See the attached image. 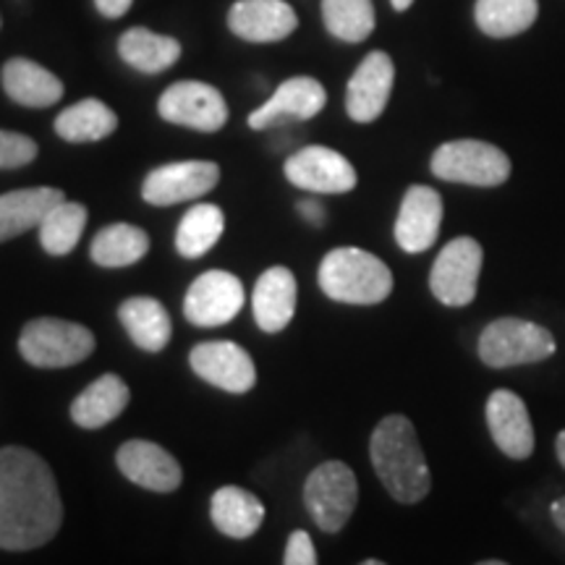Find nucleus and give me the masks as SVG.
<instances>
[{"label":"nucleus","mask_w":565,"mask_h":565,"mask_svg":"<svg viewBox=\"0 0 565 565\" xmlns=\"http://www.w3.org/2000/svg\"><path fill=\"white\" fill-rule=\"evenodd\" d=\"M61 524L63 503L51 466L26 448H0V547H42Z\"/></svg>","instance_id":"1"},{"label":"nucleus","mask_w":565,"mask_h":565,"mask_svg":"<svg viewBox=\"0 0 565 565\" xmlns=\"http://www.w3.org/2000/svg\"><path fill=\"white\" fill-rule=\"evenodd\" d=\"M372 466L393 500L404 505L419 503L429 494L433 475L416 437L414 424L401 414L385 416L370 440Z\"/></svg>","instance_id":"2"},{"label":"nucleus","mask_w":565,"mask_h":565,"mask_svg":"<svg viewBox=\"0 0 565 565\" xmlns=\"http://www.w3.org/2000/svg\"><path fill=\"white\" fill-rule=\"evenodd\" d=\"M317 278L322 294L341 303L372 307L393 294L391 267L356 246H341L324 254Z\"/></svg>","instance_id":"3"},{"label":"nucleus","mask_w":565,"mask_h":565,"mask_svg":"<svg viewBox=\"0 0 565 565\" xmlns=\"http://www.w3.org/2000/svg\"><path fill=\"white\" fill-rule=\"evenodd\" d=\"M479 359L492 370L545 362L557 351L555 335L547 328L521 317H500L482 330L477 343Z\"/></svg>","instance_id":"4"},{"label":"nucleus","mask_w":565,"mask_h":565,"mask_svg":"<svg viewBox=\"0 0 565 565\" xmlns=\"http://www.w3.org/2000/svg\"><path fill=\"white\" fill-rule=\"evenodd\" d=\"M433 173L450 183L492 189L511 179V158L490 141L456 139L437 147Z\"/></svg>","instance_id":"5"},{"label":"nucleus","mask_w":565,"mask_h":565,"mask_svg":"<svg viewBox=\"0 0 565 565\" xmlns=\"http://www.w3.org/2000/svg\"><path fill=\"white\" fill-rule=\"evenodd\" d=\"M19 351L32 366L61 370L84 362L95 351V335L84 324L40 317L21 330Z\"/></svg>","instance_id":"6"},{"label":"nucleus","mask_w":565,"mask_h":565,"mask_svg":"<svg viewBox=\"0 0 565 565\" xmlns=\"http://www.w3.org/2000/svg\"><path fill=\"white\" fill-rule=\"evenodd\" d=\"M356 500V475L343 461L320 463L303 484V503L324 534H338L349 524Z\"/></svg>","instance_id":"7"},{"label":"nucleus","mask_w":565,"mask_h":565,"mask_svg":"<svg viewBox=\"0 0 565 565\" xmlns=\"http://www.w3.org/2000/svg\"><path fill=\"white\" fill-rule=\"evenodd\" d=\"M482 263L484 252L477 238L458 236L445 244L429 273V288L435 299L445 307H469L477 299Z\"/></svg>","instance_id":"8"},{"label":"nucleus","mask_w":565,"mask_h":565,"mask_svg":"<svg viewBox=\"0 0 565 565\" xmlns=\"http://www.w3.org/2000/svg\"><path fill=\"white\" fill-rule=\"evenodd\" d=\"M160 118L194 131H221L228 124V103L212 84L175 82L160 95Z\"/></svg>","instance_id":"9"},{"label":"nucleus","mask_w":565,"mask_h":565,"mask_svg":"<svg viewBox=\"0 0 565 565\" xmlns=\"http://www.w3.org/2000/svg\"><path fill=\"white\" fill-rule=\"evenodd\" d=\"M221 181V168L210 160H183L160 166L141 183V196L154 207H171L189 200H200Z\"/></svg>","instance_id":"10"},{"label":"nucleus","mask_w":565,"mask_h":565,"mask_svg":"<svg viewBox=\"0 0 565 565\" xmlns=\"http://www.w3.org/2000/svg\"><path fill=\"white\" fill-rule=\"evenodd\" d=\"M244 309V286L236 275L210 270L189 286L183 315L196 328H217L236 320Z\"/></svg>","instance_id":"11"},{"label":"nucleus","mask_w":565,"mask_h":565,"mask_svg":"<svg viewBox=\"0 0 565 565\" xmlns=\"http://www.w3.org/2000/svg\"><path fill=\"white\" fill-rule=\"evenodd\" d=\"M286 179L312 194H345L356 186V171L341 152L330 147H303L286 160Z\"/></svg>","instance_id":"12"},{"label":"nucleus","mask_w":565,"mask_h":565,"mask_svg":"<svg viewBox=\"0 0 565 565\" xmlns=\"http://www.w3.org/2000/svg\"><path fill=\"white\" fill-rule=\"evenodd\" d=\"M395 82V63L387 53L374 51L359 63L345 89V110L356 124H372L383 116Z\"/></svg>","instance_id":"13"},{"label":"nucleus","mask_w":565,"mask_h":565,"mask_svg":"<svg viewBox=\"0 0 565 565\" xmlns=\"http://www.w3.org/2000/svg\"><path fill=\"white\" fill-rule=\"evenodd\" d=\"M192 370L204 383L225 393H249L257 383V366L242 345L231 341H210L194 345L189 353Z\"/></svg>","instance_id":"14"},{"label":"nucleus","mask_w":565,"mask_h":565,"mask_svg":"<svg viewBox=\"0 0 565 565\" xmlns=\"http://www.w3.org/2000/svg\"><path fill=\"white\" fill-rule=\"evenodd\" d=\"M487 429H490L500 454L513 461H526L534 454V427L532 416L521 395L513 391H494L487 398Z\"/></svg>","instance_id":"15"},{"label":"nucleus","mask_w":565,"mask_h":565,"mask_svg":"<svg viewBox=\"0 0 565 565\" xmlns=\"http://www.w3.org/2000/svg\"><path fill=\"white\" fill-rule=\"evenodd\" d=\"M443 200L435 189L412 186L401 202L398 221H395V242L406 254H422L433 249L440 236Z\"/></svg>","instance_id":"16"},{"label":"nucleus","mask_w":565,"mask_h":565,"mask_svg":"<svg viewBox=\"0 0 565 565\" xmlns=\"http://www.w3.org/2000/svg\"><path fill=\"white\" fill-rule=\"evenodd\" d=\"M328 103V92L312 76H294L282 82L275 95L263 108H257L249 116V126L254 131H263L267 126L280 121H309Z\"/></svg>","instance_id":"17"},{"label":"nucleus","mask_w":565,"mask_h":565,"mask_svg":"<svg viewBox=\"0 0 565 565\" xmlns=\"http://www.w3.org/2000/svg\"><path fill=\"white\" fill-rule=\"evenodd\" d=\"M118 469L129 482L152 492H173L183 482L181 463L150 440H129L118 448Z\"/></svg>","instance_id":"18"},{"label":"nucleus","mask_w":565,"mask_h":565,"mask_svg":"<svg viewBox=\"0 0 565 565\" xmlns=\"http://www.w3.org/2000/svg\"><path fill=\"white\" fill-rule=\"evenodd\" d=\"M228 26L246 42H278L299 26V17L286 0H236L228 11Z\"/></svg>","instance_id":"19"},{"label":"nucleus","mask_w":565,"mask_h":565,"mask_svg":"<svg viewBox=\"0 0 565 565\" xmlns=\"http://www.w3.org/2000/svg\"><path fill=\"white\" fill-rule=\"evenodd\" d=\"M296 296H299V286H296L294 273L288 267H270L257 280L252 296L254 320L265 333H280L291 324L296 315Z\"/></svg>","instance_id":"20"},{"label":"nucleus","mask_w":565,"mask_h":565,"mask_svg":"<svg viewBox=\"0 0 565 565\" xmlns=\"http://www.w3.org/2000/svg\"><path fill=\"white\" fill-rule=\"evenodd\" d=\"M63 200L66 194L53 186L17 189V192L0 194V242H11L21 233L40 228L47 212Z\"/></svg>","instance_id":"21"},{"label":"nucleus","mask_w":565,"mask_h":565,"mask_svg":"<svg viewBox=\"0 0 565 565\" xmlns=\"http://www.w3.org/2000/svg\"><path fill=\"white\" fill-rule=\"evenodd\" d=\"M3 89L24 108H51L63 97V82L30 58H11L3 66Z\"/></svg>","instance_id":"22"},{"label":"nucleus","mask_w":565,"mask_h":565,"mask_svg":"<svg viewBox=\"0 0 565 565\" xmlns=\"http://www.w3.org/2000/svg\"><path fill=\"white\" fill-rule=\"evenodd\" d=\"M212 524L225 536L233 540H249L265 521V505L257 494L246 492L244 487H221L210 500Z\"/></svg>","instance_id":"23"},{"label":"nucleus","mask_w":565,"mask_h":565,"mask_svg":"<svg viewBox=\"0 0 565 565\" xmlns=\"http://www.w3.org/2000/svg\"><path fill=\"white\" fill-rule=\"evenodd\" d=\"M131 393L118 374H103L71 404V419L84 429H100L124 414Z\"/></svg>","instance_id":"24"},{"label":"nucleus","mask_w":565,"mask_h":565,"mask_svg":"<svg viewBox=\"0 0 565 565\" xmlns=\"http://www.w3.org/2000/svg\"><path fill=\"white\" fill-rule=\"evenodd\" d=\"M118 320L124 322L126 333L141 351L158 353L168 345L173 335V324L168 309L150 296H134L118 309Z\"/></svg>","instance_id":"25"},{"label":"nucleus","mask_w":565,"mask_h":565,"mask_svg":"<svg viewBox=\"0 0 565 565\" xmlns=\"http://www.w3.org/2000/svg\"><path fill=\"white\" fill-rule=\"evenodd\" d=\"M118 55L141 74H162L181 58V42L145 26H134L118 40Z\"/></svg>","instance_id":"26"},{"label":"nucleus","mask_w":565,"mask_h":565,"mask_svg":"<svg viewBox=\"0 0 565 565\" xmlns=\"http://www.w3.org/2000/svg\"><path fill=\"white\" fill-rule=\"evenodd\" d=\"M118 129V116L97 97L71 105L55 118V134L61 139L84 145V141H100Z\"/></svg>","instance_id":"27"},{"label":"nucleus","mask_w":565,"mask_h":565,"mask_svg":"<svg viewBox=\"0 0 565 565\" xmlns=\"http://www.w3.org/2000/svg\"><path fill=\"white\" fill-rule=\"evenodd\" d=\"M150 252V236L137 225L113 223L92 238V263L100 267H129Z\"/></svg>","instance_id":"28"},{"label":"nucleus","mask_w":565,"mask_h":565,"mask_svg":"<svg viewBox=\"0 0 565 565\" xmlns=\"http://www.w3.org/2000/svg\"><path fill=\"white\" fill-rule=\"evenodd\" d=\"M225 231V215L217 204H196L181 217L179 231H175V249L181 257L196 259L204 257L212 246L221 242Z\"/></svg>","instance_id":"29"},{"label":"nucleus","mask_w":565,"mask_h":565,"mask_svg":"<svg viewBox=\"0 0 565 565\" xmlns=\"http://www.w3.org/2000/svg\"><path fill=\"white\" fill-rule=\"evenodd\" d=\"M536 0H477V24L487 38L505 40L526 32L536 21Z\"/></svg>","instance_id":"30"},{"label":"nucleus","mask_w":565,"mask_h":565,"mask_svg":"<svg viewBox=\"0 0 565 565\" xmlns=\"http://www.w3.org/2000/svg\"><path fill=\"white\" fill-rule=\"evenodd\" d=\"M84 228H87V207L79 202L63 200L40 223L38 231L42 249L53 257H63V254L76 249Z\"/></svg>","instance_id":"31"},{"label":"nucleus","mask_w":565,"mask_h":565,"mask_svg":"<svg viewBox=\"0 0 565 565\" xmlns=\"http://www.w3.org/2000/svg\"><path fill=\"white\" fill-rule=\"evenodd\" d=\"M322 19L328 32L343 42H362L374 32L372 0H322Z\"/></svg>","instance_id":"32"},{"label":"nucleus","mask_w":565,"mask_h":565,"mask_svg":"<svg viewBox=\"0 0 565 565\" xmlns=\"http://www.w3.org/2000/svg\"><path fill=\"white\" fill-rule=\"evenodd\" d=\"M38 141L17 131H0V171L24 168L38 158Z\"/></svg>","instance_id":"33"},{"label":"nucleus","mask_w":565,"mask_h":565,"mask_svg":"<svg viewBox=\"0 0 565 565\" xmlns=\"http://www.w3.org/2000/svg\"><path fill=\"white\" fill-rule=\"evenodd\" d=\"M282 565H317V550L307 532H294L288 536Z\"/></svg>","instance_id":"34"},{"label":"nucleus","mask_w":565,"mask_h":565,"mask_svg":"<svg viewBox=\"0 0 565 565\" xmlns=\"http://www.w3.org/2000/svg\"><path fill=\"white\" fill-rule=\"evenodd\" d=\"M134 0H95L97 11L103 13L105 19H121L126 11L131 9Z\"/></svg>","instance_id":"35"},{"label":"nucleus","mask_w":565,"mask_h":565,"mask_svg":"<svg viewBox=\"0 0 565 565\" xmlns=\"http://www.w3.org/2000/svg\"><path fill=\"white\" fill-rule=\"evenodd\" d=\"M299 212H301L303 221L317 225V228H320V225H324V207L317 200H301L299 202Z\"/></svg>","instance_id":"36"},{"label":"nucleus","mask_w":565,"mask_h":565,"mask_svg":"<svg viewBox=\"0 0 565 565\" xmlns=\"http://www.w3.org/2000/svg\"><path fill=\"white\" fill-rule=\"evenodd\" d=\"M550 513H553V521H555V526L561 529V532L565 534V498L555 500L553 508H550Z\"/></svg>","instance_id":"37"},{"label":"nucleus","mask_w":565,"mask_h":565,"mask_svg":"<svg viewBox=\"0 0 565 565\" xmlns=\"http://www.w3.org/2000/svg\"><path fill=\"white\" fill-rule=\"evenodd\" d=\"M555 454H557V461L563 463V469H565V429L561 435H557V440H555Z\"/></svg>","instance_id":"38"},{"label":"nucleus","mask_w":565,"mask_h":565,"mask_svg":"<svg viewBox=\"0 0 565 565\" xmlns=\"http://www.w3.org/2000/svg\"><path fill=\"white\" fill-rule=\"evenodd\" d=\"M391 3H393L395 11H406V9H412L414 0H391Z\"/></svg>","instance_id":"39"},{"label":"nucleus","mask_w":565,"mask_h":565,"mask_svg":"<svg viewBox=\"0 0 565 565\" xmlns=\"http://www.w3.org/2000/svg\"><path fill=\"white\" fill-rule=\"evenodd\" d=\"M477 565H508V563H503V561H482V563H477Z\"/></svg>","instance_id":"40"},{"label":"nucleus","mask_w":565,"mask_h":565,"mask_svg":"<svg viewBox=\"0 0 565 565\" xmlns=\"http://www.w3.org/2000/svg\"><path fill=\"white\" fill-rule=\"evenodd\" d=\"M359 565H385L383 561H364V563H359Z\"/></svg>","instance_id":"41"},{"label":"nucleus","mask_w":565,"mask_h":565,"mask_svg":"<svg viewBox=\"0 0 565 565\" xmlns=\"http://www.w3.org/2000/svg\"><path fill=\"white\" fill-rule=\"evenodd\" d=\"M0 26H3V19H0Z\"/></svg>","instance_id":"42"}]
</instances>
